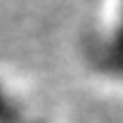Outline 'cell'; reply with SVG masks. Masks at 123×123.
Returning <instances> with one entry per match:
<instances>
[{
    "label": "cell",
    "mask_w": 123,
    "mask_h": 123,
    "mask_svg": "<svg viewBox=\"0 0 123 123\" xmlns=\"http://www.w3.org/2000/svg\"><path fill=\"white\" fill-rule=\"evenodd\" d=\"M105 64L112 71H123V14H121V25L116 32H112L105 50Z\"/></svg>",
    "instance_id": "6da1fadb"
}]
</instances>
